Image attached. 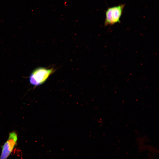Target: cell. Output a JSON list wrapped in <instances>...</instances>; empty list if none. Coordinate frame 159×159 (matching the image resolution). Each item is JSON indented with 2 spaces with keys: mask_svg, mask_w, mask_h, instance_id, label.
I'll use <instances>...</instances> for the list:
<instances>
[{
  "mask_svg": "<svg viewBox=\"0 0 159 159\" xmlns=\"http://www.w3.org/2000/svg\"><path fill=\"white\" fill-rule=\"evenodd\" d=\"M124 4L109 7L105 11V26H111L120 23V19L122 14Z\"/></svg>",
  "mask_w": 159,
  "mask_h": 159,
  "instance_id": "1",
  "label": "cell"
},
{
  "mask_svg": "<svg viewBox=\"0 0 159 159\" xmlns=\"http://www.w3.org/2000/svg\"><path fill=\"white\" fill-rule=\"evenodd\" d=\"M53 69L39 67L34 69L29 77L30 83L34 86L41 85L53 73Z\"/></svg>",
  "mask_w": 159,
  "mask_h": 159,
  "instance_id": "2",
  "label": "cell"
},
{
  "mask_svg": "<svg viewBox=\"0 0 159 159\" xmlns=\"http://www.w3.org/2000/svg\"><path fill=\"white\" fill-rule=\"evenodd\" d=\"M18 138L16 133L12 132L9 134L7 140L2 146L0 159H7L17 144Z\"/></svg>",
  "mask_w": 159,
  "mask_h": 159,
  "instance_id": "3",
  "label": "cell"
}]
</instances>
